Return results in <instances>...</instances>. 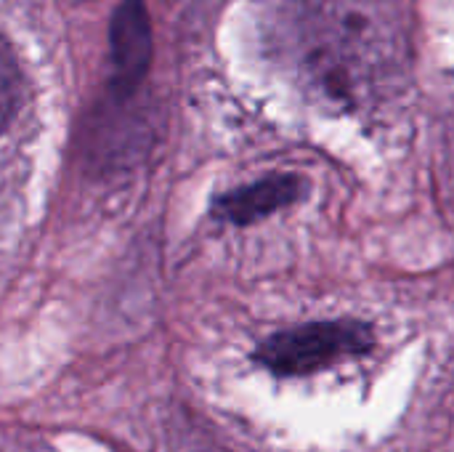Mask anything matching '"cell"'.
Returning a JSON list of instances; mask_svg holds the SVG:
<instances>
[{"label":"cell","mask_w":454,"mask_h":452,"mask_svg":"<svg viewBox=\"0 0 454 452\" xmlns=\"http://www.w3.org/2000/svg\"><path fill=\"white\" fill-rule=\"evenodd\" d=\"M287 43L309 83L348 107L386 96L410 64L399 0H293Z\"/></svg>","instance_id":"6da1fadb"},{"label":"cell","mask_w":454,"mask_h":452,"mask_svg":"<svg viewBox=\"0 0 454 452\" xmlns=\"http://www.w3.org/2000/svg\"><path fill=\"white\" fill-rule=\"evenodd\" d=\"M375 346L370 325L359 320L311 322L282 330L261 344L255 360L274 376H311L330 365L367 354Z\"/></svg>","instance_id":"7a4b0ae2"},{"label":"cell","mask_w":454,"mask_h":452,"mask_svg":"<svg viewBox=\"0 0 454 452\" xmlns=\"http://www.w3.org/2000/svg\"><path fill=\"white\" fill-rule=\"evenodd\" d=\"M152 59L149 16L138 0H128L112 19V67L117 91H130L146 75Z\"/></svg>","instance_id":"3957f363"},{"label":"cell","mask_w":454,"mask_h":452,"mask_svg":"<svg viewBox=\"0 0 454 452\" xmlns=\"http://www.w3.org/2000/svg\"><path fill=\"white\" fill-rule=\"evenodd\" d=\"M303 189L306 181L301 176H269L250 186L223 194L215 202L213 213L231 224H253L295 202L303 194Z\"/></svg>","instance_id":"277c9868"},{"label":"cell","mask_w":454,"mask_h":452,"mask_svg":"<svg viewBox=\"0 0 454 452\" xmlns=\"http://www.w3.org/2000/svg\"><path fill=\"white\" fill-rule=\"evenodd\" d=\"M21 99V72L11 45L0 37V131L11 123Z\"/></svg>","instance_id":"5b68a950"},{"label":"cell","mask_w":454,"mask_h":452,"mask_svg":"<svg viewBox=\"0 0 454 452\" xmlns=\"http://www.w3.org/2000/svg\"><path fill=\"white\" fill-rule=\"evenodd\" d=\"M77 3H82V0H77Z\"/></svg>","instance_id":"8992f818"}]
</instances>
